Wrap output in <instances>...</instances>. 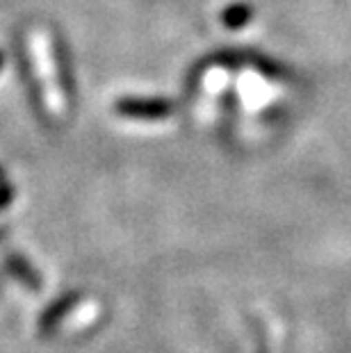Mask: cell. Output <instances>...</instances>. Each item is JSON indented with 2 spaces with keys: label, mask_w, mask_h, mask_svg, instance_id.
Masks as SVG:
<instances>
[{
  "label": "cell",
  "mask_w": 351,
  "mask_h": 353,
  "mask_svg": "<svg viewBox=\"0 0 351 353\" xmlns=\"http://www.w3.org/2000/svg\"><path fill=\"white\" fill-rule=\"evenodd\" d=\"M32 52H34V62L39 69V78L43 82V96L50 112L55 117L64 114V94H62V82L57 80V62H55V52L53 43L48 39L46 30H34L32 34Z\"/></svg>",
  "instance_id": "1"
},
{
  "label": "cell",
  "mask_w": 351,
  "mask_h": 353,
  "mask_svg": "<svg viewBox=\"0 0 351 353\" xmlns=\"http://www.w3.org/2000/svg\"><path fill=\"white\" fill-rule=\"evenodd\" d=\"M78 299H80L78 294H69V296L55 301L53 305H48L46 312L39 314V333H43V335L50 333V330L59 324V319H62L69 310H73V305L78 303Z\"/></svg>",
  "instance_id": "2"
},
{
  "label": "cell",
  "mask_w": 351,
  "mask_h": 353,
  "mask_svg": "<svg viewBox=\"0 0 351 353\" xmlns=\"http://www.w3.org/2000/svg\"><path fill=\"white\" fill-rule=\"evenodd\" d=\"M117 112L119 114H126V117H151V119H158V117H167L169 114V108H164L162 103H146V101H123L117 105Z\"/></svg>",
  "instance_id": "3"
},
{
  "label": "cell",
  "mask_w": 351,
  "mask_h": 353,
  "mask_svg": "<svg viewBox=\"0 0 351 353\" xmlns=\"http://www.w3.org/2000/svg\"><path fill=\"white\" fill-rule=\"evenodd\" d=\"M7 267H10V272L17 276L23 285H28L32 292L41 290V278L37 276V272L28 265L23 258H19V255H7Z\"/></svg>",
  "instance_id": "4"
},
{
  "label": "cell",
  "mask_w": 351,
  "mask_h": 353,
  "mask_svg": "<svg viewBox=\"0 0 351 353\" xmlns=\"http://www.w3.org/2000/svg\"><path fill=\"white\" fill-rule=\"evenodd\" d=\"M12 194H14V190H12L10 185H3V187H0V210H3L5 205H10Z\"/></svg>",
  "instance_id": "5"
},
{
  "label": "cell",
  "mask_w": 351,
  "mask_h": 353,
  "mask_svg": "<svg viewBox=\"0 0 351 353\" xmlns=\"http://www.w3.org/2000/svg\"><path fill=\"white\" fill-rule=\"evenodd\" d=\"M0 178H3V169H0Z\"/></svg>",
  "instance_id": "6"
},
{
  "label": "cell",
  "mask_w": 351,
  "mask_h": 353,
  "mask_svg": "<svg viewBox=\"0 0 351 353\" xmlns=\"http://www.w3.org/2000/svg\"><path fill=\"white\" fill-rule=\"evenodd\" d=\"M0 64H3V55H0Z\"/></svg>",
  "instance_id": "7"
}]
</instances>
